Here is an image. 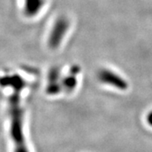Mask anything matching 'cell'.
I'll use <instances>...</instances> for the list:
<instances>
[{
	"instance_id": "4",
	"label": "cell",
	"mask_w": 152,
	"mask_h": 152,
	"mask_svg": "<svg viewBox=\"0 0 152 152\" xmlns=\"http://www.w3.org/2000/svg\"><path fill=\"white\" fill-rule=\"evenodd\" d=\"M61 86L62 88L67 92L73 91L77 86V79L75 78V75H73L70 74L69 75L64 77L62 80Z\"/></svg>"
},
{
	"instance_id": "1",
	"label": "cell",
	"mask_w": 152,
	"mask_h": 152,
	"mask_svg": "<svg viewBox=\"0 0 152 152\" xmlns=\"http://www.w3.org/2000/svg\"><path fill=\"white\" fill-rule=\"evenodd\" d=\"M69 27V21L65 17H60L56 20L48 38V45L51 48L55 49L59 47Z\"/></svg>"
},
{
	"instance_id": "8",
	"label": "cell",
	"mask_w": 152,
	"mask_h": 152,
	"mask_svg": "<svg viewBox=\"0 0 152 152\" xmlns=\"http://www.w3.org/2000/svg\"><path fill=\"white\" fill-rule=\"evenodd\" d=\"M146 120H147V123L150 124V126H151L152 127V111H151V112L148 113V115H147Z\"/></svg>"
},
{
	"instance_id": "6",
	"label": "cell",
	"mask_w": 152,
	"mask_h": 152,
	"mask_svg": "<svg viewBox=\"0 0 152 152\" xmlns=\"http://www.w3.org/2000/svg\"><path fill=\"white\" fill-rule=\"evenodd\" d=\"M80 67L77 65H74L71 67L70 69V74L71 75H77L79 73H80Z\"/></svg>"
},
{
	"instance_id": "3",
	"label": "cell",
	"mask_w": 152,
	"mask_h": 152,
	"mask_svg": "<svg viewBox=\"0 0 152 152\" xmlns=\"http://www.w3.org/2000/svg\"><path fill=\"white\" fill-rule=\"evenodd\" d=\"M45 4V0H25L24 12L27 16H35Z\"/></svg>"
},
{
	"instance_id": "5",
	"label": "cell",
	"mask_w": 152,
	"mask_h": 152,
	"mask_svg": "<svg viewBox=\"0 0 152 152\" xmlns=\"http://www.w3.org/2000/svg\"><path fill=\"white\" fill-rule=\"evenodd\" d=\"M62 86L58 84V82L55 83H49L48 89H47V92L50 94V95H56L62 91Z\"/></svg>"
},
{
	"instance_id": "2",
	"label": "cell",
	"mask_w": 152,
	"mask_h": 152,
	"mask_svg": "<svg viewBox=\"0 0 152 152\" xmlns=\"http://www.w3.org/2000/svg\"><path fill=\"white\" fill-rule=\"evenodd\" d=\"M98 80L102 83L115 87L121 91H125L128 89V82L123 77L114 73L113 71L102 69L98 72Z\"/></svg>"
},
{
	"instance_id": "7",
	"label": "cell",
	"mask_w": 152,
	"mask_h": 152,
	"mask_svg": "<svg viewBox=\"0 0 152 152\" xmlns=\"http://www.w3.org/2000/svg\"><path fill=\"white\" fill-rule=\"evenodd\" d=\"M15 152H29V151H28L27 148L26 147V145L23 144V145H17Z\"/></svg>"
}]
</instances>
